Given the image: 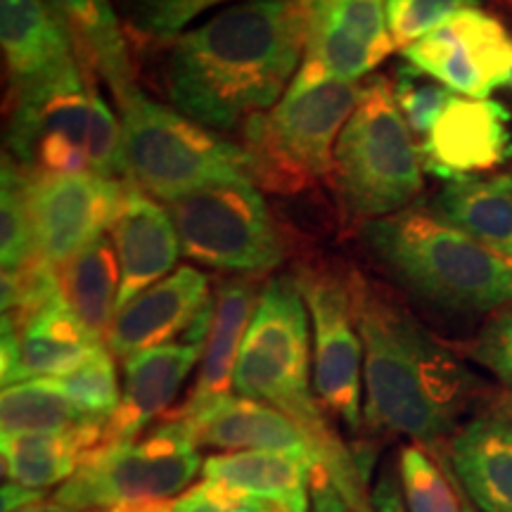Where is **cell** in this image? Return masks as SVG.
I'll list each match as a JSON object with an SVG mask.
<instances>
[{
	"label": "cell",
	"instance_id": "6da1fadb",
	"mask_svg": "<svg viewBox=\"0 0 512 512\" xmlns=\"http://www.w3.org/2000/svg\"><path fill=\"white\" fill-rule=\"evenodd\" d=\"M309 0H245L166 41L164 91L176 112L233 131L278 105L304 60Z\"/></svg>",
	"mask_w": 512,
	"mask_h": 512
},
{
	"label": "cell",
	"instance_id": "7a4b0ae2",
	"mask_svg": "<svg viewBox=\"0 0 512 512\" xmlns=\"http://www.w3.org/2000/svg\"><path fill=\"white\" fill-rule=\"evenodd\" d=\"M358 335L363 342V420L439 448L472 399V377L396 299L349 268Z\"/></svg>",
	"mask_w": 512,
	"mask_h": 512
},
{
	"label": "cell",
	"instance_id": "3957f363",
	"mask_svg": "<svg viewBox=\"0 0 512 512\" xmlns=\"http://www.w3.org/2000/svg\"><path fill=\"white\" fill-rule=\"evenodd\" d=\"M309 309L292 275L271 278L261 290L254 318L242 344L233 387L240 396L264 401L297 422L323 453L347 501L363 496V472L330 430V418L311 387Z\"/></svg>",
	"mask_w": 512,
	"mask_h": 512
},
{
	"label": "cell",
	"instance_id": "277c9868",
	"mask_svg": "<svg viewBox=\"0 0 512 512\" xmlns=\"http://www.w3.org/2000/svg\"><path fill=\"white\" fill-rule=\"evenodd\" d=\"M361 242L396 283L458 313H486L512 302V254L484 245L432 207L370 221Z\"/></svg>",
	"mask_w": 512,
	"mask_h": 512
},
{
	"label": "cell",
	"instance_id": "5b68a950",
	"mask_svg": "<svg viewBox=\"0 0 512 512\" xmlns=\"http://www.w3.org/2000/svg\"><path fill=\"white\" fill-rule=\"evenodd\" d=\"M5 143L31 178H124V128L86 72L10 100Z\"/></svg>",
	"mask_w": 512,
	"mask_h": 512
},
{
	"label": "cell",
	"instance_id": "8992f818",
	"mask_svg": "<svg viewBox=\"0 0 512 512\" xmlns=\"http://www.w3.org/2000/svg\"><path fill=\"white\" fill-rule=\"evenodd\" d=\"M361 91V83L335 79L302 62L278 105L268 114H252L242 126L254 181L297 192L332 176L339 133L356 112Z\"/></svg>",
	"mask_w": 512,
	"mask_h": 512
},
{
	"label": "cell",
	"instance_id": "52a82bcc",
	"mask_svg": "<svg viewBox=\"0 0 512 512\" xmlns=\"http://www.w3.org/2000/svg\"><path fill=\"white\" fill-rule=\"evenodd\" d=\"M361 102L339 133L332 183L344 219L361 223L411 207L422 192V159L387 76L361 83Z\"/></svg>",
	"mask_w": 512,
	"mask_h": 512
},
{
	"label": "cell",
	"instance_id": "ba28073f",
	"mask_svg": "<svg viewBox=\"0 0 512 512\" xmlns=\"http://www.w3.org/2000/svg\"><path fill=\"white\" fill-rule=\"evenodd\" d=\"M121 128L126 183L155 200H178L211 183L254 181L245 147L140 91L121 107Z\"/></svg>",
	"mask_w": 512,
	"mask_h": 512
},
{
	"label": "cell",
	"instance_id": "9c48e42d",
	"mask_svg": "<svg viewBox=\"0 0 512 512\" xmlns=\"http://www.w3.org/2000/svg\"><path fill=\"white\" fill-rule=\"evenodd\" d=\"M202 467L188 422L169 418L140 439L86 453L76 475L55 491V501L93 512L169 503L185 494Z\"/></svg>",
	"mask_w": 512,
	"mask_h": 512
},
{
	"label": "cell",
	"instance_id": "30bf717a",
	"mask_svg": "<svg viewBox=\"0 0 512 512\" xmlns=\"http://www.w3.org/2000/svg\"><path fill=\"white\" fill-rule=\"evenodd\" d=\"M181 252L216 271L259 275L283 264L287 242L252 181L211 183L166 202Z\"/></svg>",
	"mask_w": 512,
	"mask_h": 512
},
{
	"label": "cell",
	"instance_id": "8fae6325",
	"mask_svg": "<svg viewBox=\"0 0 512 512\" xmlns=\"http://www.w3.org/2000/svg\"><path fill=\"white\" fill-rule=\"evenodd\" d=\"M292 278L302 292L313 328V392L328 418L358 434L363 430V342L354 316L349 271L302 264Z\"/></svg>",
	"mask_w": 512,
	"mask_h": 512
},
{
	"label": "cell",
	"instance_id": "7c38bea8",
	"mask_svg": "<svg viewBox=\"0 0 512 512\" xmlns=\"http://www.w3.org/2000/svg\"><path fill=\"white\" fill-rule=\"evenodd\" d=\"M408 64L432 76L451 93L489 100L508 83L512 38L496 17L479 8L460 12L444 27L401 50Z\"/></svg>",
	"mask_w": 512,
	"mask_h": 512
},
{
	"label": "cell",
	"instance_id": "4fadbf2b",
	"mask_svg": "<svg viewBox=\"0 0 512 512\" xmlns=\"http://www.w3.org/2000/svg\"><path fill=\"white\" fill-rule=\"evenodd\" d=\"M126 185L98 174L29 176L31 223L38 259L57 271L112 228Z\"/></svg>",
	"mask_w": 512,
	"mask_h": 512
},
{
	"label": "cell",
	"instance_id": "5bb4252c",
	"mask_svg": "<svg viewBox=\"0 0 512 512\" xmlns=\"http://www.w3.org/2000/svg\"><path fill=\"white\" fill-rule=\"evenodd\" d=\"M384 0H309L304 64L342 81L373 74L394 50Z\"/></svg>",
	"mask_w": 512,
	"mask_h": 512
},
{
	"label": "cell",
	"instance_id": "9a60e30c",
	"mask_svg": "<svg viewBox=\"0 0 512 512\" xmlns=\"http://www.w3.org/2000/svg\"><path fill=\"white\" fill-rule=\"evenodd\" d=\"M418 150L422 169L441 181L482 176L512 157V117L498 100L456 95Z\"/></svg>",
	"mask_w": 512,
	"mask_h": 512
},
{
	"label": "cell",
	"instance_id": "2e32d148",
	"mask_svg": "<svg viewBox=\"0 0 512 512\" xmlns=\"http://www.w3.org/2000/svg\"><path fill=\"white\" fill-rule=\"evenodd\" d=\"M100 347L60 294L27 318H3V387L74 373Z\"/></svg>",
	"mask_w": 512,
	"mask_h": 512
},
{
	"label": "cell",
	"instance_id": "e0dca14e",
	"mask_svg": "<svg viewBox=\"0 0 512 512\" xmlns=\"http://www.w3.org/2000/svg\"><path fill=\"white\" fill-rule=\"evenodd\" d=\"M0 43L10 100L86 72L67 29L43 0H0Z\"/></svg>",
	"mask_w": 512,
	"mask_h": 512
},
{
	"label": "cell",
	"instance_id": "ac0fdd59",
	"mask_svg": "<svg viewBox=\"0 0 512 512\" xmlns=\"http://www.w3.org/2000/svg\"><path fill=\"white\" fill-rule=\"evenodd\" d=\"M211 302L209 278L192 266H181L136 299L121 306L107 335V349L121 363L140 351L164 347L188 332Z\"/></svg>",
	"mask_w": 512,
	"mask_h": 512
},
{
	"label": "cell",
	"instance_id": "d6986e66",
	"mask_svg": "<svg viewBox=\"0 0 512 512\" xmlns=\"http://www.w3.org/2000/svg\"><path fill=\"white\" fill-rule=\"evenodd\" d=\"M202 349L204 339H188L126 358L121 403L102 427L100 446H117L138 439L152 420L169 411L185 377L202 358Z\"/></svg>",
	"mask_w": 512,
	"mask_h": 512
},
{
	"label": "cell",
	"instance_id": "ffe728a7",
	"mask_svg": "<svg viewBox=\"0 0 512 512\" xmlns=\"http://www.w3.org/2000/svg\"><path fill=\"white\" fill-rule=\"evenodd\" d=\"M110 230L121 273L119 311L147 287L171 275L181 254V240L169 209L133 185H126Z\"/></svg>",
	"mask_w": 512,
	"mask_h": 512
},
{
	"label": "cell",
	"instance_id": "44dd1931",
	"mask_svg": "<svg viewBox=\"0 0 512 512\" xmlns=\"http://www.w3.org/2000/svg\"><path fill=\"white\" fill-rule=\"evenodd\" d=\"M185 420L197 444L219 451H287L323 463V453L309 434L278 408L245 396H226ZM328 467V465H325Z\"/></svg>",
	"mask_w": 512,
	"mask_h": 512
},
{
	"label": "cell",
	"instance_id": "7402d4cb",
	"mask_svg": "<svg viewBox=\"0 0 512 512\" xmlns=\"http://www.w3.org/2000/svg\"><path fill=\"white\" fill-rule=\"evenodd\" d=\"M261 292L256 290L252 275L223 280L211 297V320L204 337L200 375L188 399L171 418H190L211 403L226 399L233 387L235 366L245 344Z\"/></svg>",
	"mask_w": 512,
	"mask_h": 512
},
{
	"label": "cell",
	"instance_id": "603a6c76",
	"mask_svg": "<svg viewBox=\"0 0 512 512\" xmlns=\"http://www.w3.org/2000/svg\"><path fill=\"white\" fill-rule=\"evenodd\" d=\"M448 463L460 489L482 512H512V420L479 415L448 441Z\"/></svg>",
	"mask_w": 512,
	"mask_h": 512
},
{
	"label": "cell",
	"instance_id": "cb8c5ba5",
	"mask_svg": "<svg viewBox=\"0 0 512 512\" xmlns=\"http://www.w3.org/2000/svg\"><path fill=\"white\" fill-rule=\"evenodd\" d=\"M72 38L86 74H98L119 110L138 93L131 53L112 0H43Z\"/></svg>",
	"mask_w": 512,
	"mask_h": 512
},
{
	"label": "cell",
	"instance_id": "d4e9b609",
	"mask_svg": "<svg viewBox=\"0 0 512 512\" xmlns=\"http://www.w3.org/2000/svg\"><path fill=\"white\" fill-rule=\"evenodd\" d=\"M311 458L287 451H233L204 460V479L271 501L287 512H309Z\"/></svg>",
	"mask_w": 512,
	"mask_h": 512
},
{
	"label": "cell",
	"instance_id": "484cf974",
	"mask_svg": "<svg viewBox=\"0 0 512 512\" xmlns=\"http://www.w3.org/2000/svg\"><path fill=\"white\" fill-rule=\"evenodd\" d=\"M432 209L484 245L512 254V171L448 181Z\"/></svg>",
	"mask_w": 512,
	"mask_h": 512
},
{
	"label": "cell",
	"instance_id": "4316f807",
	"mask_svg": "<svg viewBox=\"0 0 512 512\" xmlns=\"http://www.w3.org/2000/svg\"><path fill=\"white\" fill-rule=\"evenodd\" d=\"M102 427L105 425L79 432L3 434L5 477L38 491L62 486L76 475L86 453L102 444Z\"/></svg>",
	"mask_w": 512,
	"mask_h": 512
},
{
	"label": "cell",
	"instance_id": "83f0119b",
	"mask_svg": "<svg viewBox=\"0 0 512 512\" xmlns=\"http://www.w3.org/2000/svg\"><path fill=\"white\" fill-rule=\"evenodd\" d=\"M57 273H60L64 302L83 328L105 344L117 316L121 285L119 259L112 238L100 235Z\"/></svg>",
	"mask_w": 512,
	"mask_h": 512
},
{
	"label": "cell",
	"instance_id": "f1b7e54d",
	"mask_svg": "<svg viewBox=\"0 0 512 512\" xmlns=\"http://www.w3.org/2000/svg\"><path fill=\"white\" fill-rule=\"evenodd\" d=\"M3 434L79 432L95 422L62 392L57 380H29L3 387L0 396Z\"/></svg>",
	"mask_w": 512,
	"mask_h": 512
},
{
	"label": "cell",
	"instance_id": "f546056e",
	"mask_svg": "<svg viewBox=\"0 0 512 512\" xmlns=\"http://www.w3.org/2000/svg\"><path fill=\"white\" fill-rule=\"evenodd\" d=\"M0 256L3 273L22 271L36 259L34 223H31L29 176L15 159L3 155V185H0Z\"/></svg>",
	"mask_w": 512,
	"mask_h": 512
},
{
	"label": "cell",
	"instance_id": "4dcf8cb0",
	"mask_svg": "<svg viewBox=\"0 0 512 512\" xmlns=\"http://www.w3.org/2000/svg\"><path fill=\"white\" fill-rule=\"evenodd\" d=\"M401 494L408 512H465L456 496V484H448L425 448L403 446L399 453Z\"/></svg>",
	"mask_w": 512,
	"mask_h": 512
},
{
	"label": "cell",
	"instance_id": "1f68e13d",
	"mask_svg": "<svg viewBox=\"0 0 512 512\" xmlns=\"http://www.w3.org/2000/svg\"><path fill=\"white\" fill-rule=\"evenodd\" d=\"M64 394L95 422H107L121 403L117 366L110 349L100 347L74 373L57 377Z\"/></svg>",
	"mask_w": 512,
	"mask_h": 512
},
{
	"label": "cell",
	"instance_id": "d6a6232c",
	"mask_svg": "<svg viewBox=\"0 0 512 512\" xmlns=\"http://www.w3.org/2000/svg\"><path fill=\"white\" fill-rule=\"evenodd\" d=\"M394 98L408 128L420 140H425L437 126L441 114L446 112V107L456 98V93L448 91L446 86H441L439 81L420 72L413 64H403L396 72Z\"/></svg>",
	"mask_w": 512,
	"mask_h": 512
},
{
	"label": "cell",
	"instance_id": "836d02e7",
	"mask_svg": "<svg viewBox=\"0 0 512 512\" xmlns=\"http://www.w3.org/2000/svg\"><path fill=\"white\" fill-rule=\"evenodd\" d=\"M223 3L230 0H126L128 27L138 38L166 43L181 36L192 19Z\"/></svg>",
	"mask_w": 512,
	"mask_h": 512
},
{
	"label": "cell",
	"instance_id": "e575fe53",
	"mask_svg": "<svg viewBox=\"0 0 512 512\" xmlns=\"http://www.w3.org/2000/svg\"><path fill=\"white\" fill-rule=\"evenodd\" d=\"M479 3L482 0H384L389 31L399 48H408L460 12L479 8Z\"/></svg>",
	"mask_w": 512,
	"mask_h": 512
},
{
	"label": "cell",
	"instance_id": "d590c367",
	"mask_svg": "<svg viewBox=\"0 0 512 512\" xmlns=\"http://www.w3.org/2000/svg\"><path fill=\"white\" fill-rule=\"evenodd\" d=\"M174 512H287L271 501L214 479H202L176 498Z\"/></svg>",
	"mask_w": 512,
	"mask_h": 512
},
{
	"label": "cell",
	"instance_id": "8d00e7d4",
	"mask_svg": "<svg viewBox=\"0 0 512 512\" xmlns=\"http://www.w3.org/2000/svg\"><path fill=\"white\" fill-rule=\"evenodd\" d=\"M467 351L472 361L512 389V309L491 320Z\"/></svg>",
	"mask_w": 512,
	"mask_h": 512
},
{
	"label": "cell",
	"instance_id": "74e56055",
	"mask_svg": "<svg viewBox=\"0 0 512 512\" xmlns=\"http://www.w3.org/2000/svg\"><path fill=\"white\" fill-rule=\"evenodd\" d=\"M370 505H373V512H408L401 498L399 482L389 470H384L377 479L373 494H370Z\"/></svg>",
	"mask_w": 512,
	"mask_h": 512
},
{
	"label": "cell",
	"instance_id": "f35d334b",
	"mask_svg": "<svg viewBox=\"0 0 512 512\" xmlns=\"http://www.w3.org/2000/svg\"><path fill=\"white\" fill-rule=\"evenodd\" d=\"M41 498H43V491L8 482L3 486V512H17L22 508H29V505L38 503Z\"/></svg>",
	"mask_w": 512,
	"mask_h": 512
},
{
	"label": "cell",
	"instance_id": "ab89813d",
	"mask_svg": "<svg viewBox=\"0 0 512 512\" xmlns=\"http://www.w3.org/2000/svg\"><path fill=\"white\" fill-rule=\"evenodd\" d=\"M17 512H83V510L69 508V505L57 503V501H38L34 505H29V508H22Z\"/></svg>",
	"mask_w": 512,
	"mask_h": 512
},
{
	"label": "cell",
	"instance_id": "60d3db41",
	"mask_svg": "<svg viewBox=\"0 0 512 512\" xmlns=\"http://www.w3.org/2000/svg\"><path fill=\"white\" fill-rule=\"evenodd\" d=\"M174 501L169 503H150V505H128V508H117L107 512H174Z\"/></svg>",
	"mask_w": 512,
	"mask_h": 512
},
{
	"label": "cell",
	"instance_id": "b9f144b4",
	"mask_svg": "<svg viewBox=\"0 0 512 512\" xmlns=\"http://www.w3.org/2000/svg\"><path fill=\"white\" fill-rule=\"evenodd\" d=\"M498 413L505 415L508 420H512V392L508 396H503L501 403H498Z\"/></svg>",
	"mask_w": 512,
	"mask_h": 512
},
{
	"label": "cell",
	"instance_id": "7bdbcfd3",
	"mask_svg": "<svg viewBox=\"0 0 512 512\" xmlns=\"http://www.w3.org/2000/svg\"><path fill=\"white\" fill-rule=\"evenodd\" d=\"M463 510H465V512H477L475 508H472V505H463Z\"/></svg>",
	"mask_w": 512,
	"mask_h": 512
},
{
	"label": "cell",
	"instance_id": "ee69618b",
	"mask_svg": "<svg viewBox=\"0 0 512 512\" xmlns=\"http://www.w3.org/2000/svg\"><path fill=\"white\" fill-rule=\"evenodd\" d=\"M508 86L512 88V72H510V79H508Z\"/></svg>",
	"mask_w": 512,
	"mask_h": 512
}]
</instances>
